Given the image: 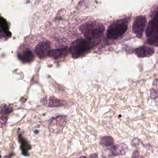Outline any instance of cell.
I'll use <instances>...</instances> for the list:
<instances>
[{
    "label": "cell",
    "mask_w": 158,
    "mask_h": 158,
    "mask_svg": "<svg viewBox=\"0 0 158 158\" xmlns=\"http://www.w3.org/2000/svg\"><path fill=\"white\" fill-rule=\"evenodd\" d=\"M146 43L152 46H158V33L149 37Z\"/></svg>",
    "instance_id": "cell-15"
},
{
    "label": "cell",
    "mask_w": 158,
    "mask_h": 158,
    "mask_svg": "<svg viewBox=\"0 0 158 158\" xmlns=\"http://www.w3.org/2000/svg\"><path fill=\"white\" fill-rule=\"evenodd\" d=\"M158 33V14L149 21L146 30V35L149 37Z\"/></svg>",
    "instance_id": "cell-7"
},
{
    "label": "cell",
    "mask_w": 158,
    "mask_h": 158,
    "mask_svg": "<svg viewBox=\"0 0 158 158\" xmlns=\"http://www.w3.org/2000/svg\"><path fill=\"white\" fill-rule=\"evenodd\" d=\"M114 143V139L110 136H104L101 140V144L104 146H110Z\"/></svg>",
    "instance_id": "cell-14"
},
{
    "label": "cell",
    "mask_w": 158,
    "mask_h": 158,
    "mask_svg": "<svg viewBox=\"0 0 158 158\" xmlns=\"http://www.w3.org/2000/svg\"><path fill=\"white\" fill-rule=\"evenodd\" d=\"M80 30L84 36L91 40L101 36L104 31V26L97 22H88L80 26Z\"/></svg>",
    "instance_id": "cell-1"
},
{
    "label": "cell",
    "mask_w": 158,
    "mask_h": 158,
    "mask_svg": "<svg viewBox=\"0 0 158 158\" xmlns=\"http://www.w3.org/2000/svg\"><path fill=\"white\" fill-rule=\"evenodd\" d=\"M68 52H69V49L67 48L50 49L48 56L53 59H58L65 57L66 56H67Z\"/></svg>",
    "instance_id": "cell-9"
},
{
    "label": "cell",
    "mask_w": 158,
    "mask_h": 158,
    "mask_svg": "<svg viewBox=\"0 0 158 158\" xmlns=\"http://www.w3.org/2000/svg\"><path fill=\"white\" fill-rule=\"evenodd\" d=\"M19 59L24 63L31 62L34 59L32 52L29 49H24L18 53Z\"/></svg>",
    "instance_id": "cell-10"
},
{
    "label": "cell",
    "mask_w": 158,
    "mask_h": 158,
    "mask_svg": "<svg viewBox=\"0 0 158 158\" xmlns=\"http://www.w3.org/2000/svg\"><path fill=\"white\" fill-rule=\"evenodd\" d=\"M127 20L119 19L111 23L107 30V37L110 40H115L122 36L127 30Z\"/></svg>",
    "instance_id": "cell-3"
},
{
    "label": "cell",
    "mask_w": 158,
    "mask_h": 158,
    "mask_svg": "<svg viewBox=\"0 0 158 158\" xmlns=\"http://www.w3.org/2000/svg\"><path fill=\"white\" fill-rule=\"evenodd\" d=\"M92 42L88 38H78L74 41L70 46L69 51L73 58H78L87 53L91 49Z\"/></svg>",
    "instance_id": "cell-2"
},
{
    "label": "cell",
    "mask_w": 158,
    "mask_h": 158,
    "mask_svg": "<svg viewBox=\"0 0 158 158\" xmlns=\"http://www.w3.org/2000/svg\"><path fill=\"white\" fill-rule=\"evenodd\" d=\"M66 123V117L64 116H58L52 118L49 123V128L51 132L58 133L60 132Z\"/></svg>",
    "instance_id": "cell-5"
},
{
    "label": "cell",
    "mask_w": 158,
    "mask_h": 158,
    "mask_svg": "<svg viewBox=\"0 0 158 158\" xmlns=\"http://www.w3.org/2000/svg\"><path fill=\"white\" fill-rule=\"evenodd\" d=\"M151 97L155 99L158 98V80H156L154 82L152 88L151 89Z\"/></svg>",
    "instance_id": "cell-13"
},
{
    "label": "cell",
    "mask_w": 158,
    "mask_h": 158,
    "mask_svg": "<svg viewBox=\"0 0 158 158\" xmlns=\"http://www.w3.org/2000/svg\"><path fill=\"white\" fill-rule=\"evenodd\" d=\"M41 102L43 105L49 107H62L66 104V102L65 101L59 99L54 97L45 98L41 100Z\"/></svg>",
    "instance_id": "cell-8"
},
{
    "label": "cell",
    "mask_w": 158,
    "mask_h": 158,
    "mask_svg": "<svg viewBox=\"0 0 158 158\" xmlns=\"http://www.w3.org/2000/svg\"><path fill=\"white\" fill-rule=\"evenodd\" d=\"M146 24V18L144 15L137 16L133 23V32L138 38H141Z\"/></svg>",
    "instance_id": "cell-4"
},
{
    "label": "cell",
    "mask_w": 158,
    "mask_h": 158,
    "mask_svg": "<svg viewBox=\"0 0 158 158\" xmlns=\"http://www.w3.org/2000/svg\"><path fill=\"white\" fill-rule=\"evenodd\" d=\"M127 148L125 144H121L119 145H117L114 146L112 149V154L115 156H118V155H122L125 154L127 152Z\"/></svg>",
    "instance_id": "cell-12"
},
{
    "label": "cell",
    "mask_w": 158,
    "mask_h": 158,
    "mask_svg": "<svg viewBox=\"0 0 158 158\" xmlns=\"http://www.w3.org/2000/svg\"><path fill=\"white\" fill-rule=\"evenodd\" d=\"M154 50L148 46H141L137 48L135 51V53L138 57H148L153 54Z\"/></svg>",
    "instance_id": "cell-11"
},
{
    "label": "cell",
    "mask_w": 158,
    "mask_h": 158,
    "mask_svg": "<svg viewBox=\"0 0 158 158\" xmlns=\"http://www.w3.org/2000/svg\"><path fill=\"white\" fill-rule=\"evenodd\" d=\"M51 48V44L48 41H44L39 43L35 49V54L39 58L43 59L48 56Z\"/></svg>",
    "instance_id": "cell-6"
}]
</instances>
